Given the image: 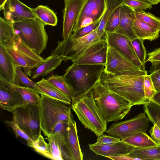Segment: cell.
Returning <instances> with one entry per match:
<instances>
[{"label":"cell","mask_w":160,"mask_h":160,"mask_svg":"<svg viewBox=\"0 0 160 160\" xmlns=\"http://www.w3.org/2000/svg\"><path fill=\"white\" fill-rule=\"evenodd\" d=\"M66 148L71 160H82V152L78 136L76 123L71 118L68 122Z\"/></svg>","instance_id":"d6986e66"},{"label":"cell","mask_w":160,"mask_h":160,"mask_svg":"<svg viewBox=\"0 0 160 160\" xmlns=\"http://www.w3.org/2000/svg\"><path fill=\"white\" fill-rule=\"evenodd\" d=\"M37 86L44 95L58 100L67 105L71 104L72 100L66 94L50 83L44 78L36 82Z\"/></svg>","instance_id":"cb8c5ba5"},{"label":"cell","mask_w":160,"mask_h":160,"mask_svg":"<svg viewBox=\"0 0 160 160\" xmlns=\"http://www.w3.org/2000/svg\"><path fill=\"white\" fill-rule=\"evenodd\" d=\"M47 80L51 84L68 96L71 100L75 96L74 92L66 82L63 75H52Z\"/></svg>","instance_id":"1f68e13d"},{"label":"cell","mask_w":160,"mask_h":160,"mask_svg":"<svg viewBox=\"0 0 160 160\" xmlns=\"http://www.w3.org/2000/svg\"><path fill=\"white\" fill-rule=\"evenodd\" d=\"M151 3L153 5H155L158 3L160 2V0H145Z\"/></svg>","instance_id":"681fc988"},{"label":"cell","mask_w":160,"mask_h":160,"mask_svg":"<svg viewBox=\"0 0 160 160\" xmlns=\"http://www.w3.org/2000/svg\"><path fill=\"white\" fill-rule=\"evenodd\" d=\"M133 29L138 38L151 41L157 39L160 36V30L151 27L136 17Z\"/></svg>","instance_id":"603a6c76"},{"label":"cell","mask_w":160,"mask_h":160,"mask_svg":"<svg viewBox=\"0 0 160 160\" xmlns=\"http://www.w3.org/2000/svg\"><path fill=\"white\" fill-rule=\"evenodd\" d=\"M4 18L13 23L25 19L36 18L31 8L19 0H7L2 9Z\"/></svg>","instance_id":"2e32d148"},{"label":"cell","mask_w":160,"mask_h":160,"mask_svg":"<svg viewBox=\"0 0 160 160\" xmlns=\"http://www.w3.org/2000/svg\"><path fill=\"white\" fill-rule=\"evenodd\" d=\"M32 9L35 18L40 19L46 25L55 26L57 25V16L53 11L47 6L40 5Z\"/></svg>","instance_id":"f1b7e54d"},{"label":"cell","mask_w":160,"mask_h":160,"mask_svg":"<svg viewBox=\"0 0 160 160\" xmlns=\"http://www.w3.org/2000/svg\"><path fill=\"white\" fill-rule=\"evenodd\" d=\"M108 43L105 39L99 40L88 47L72 62L79 65H106Z\"/></svg>","instance_id":"7c38bea8"},{"label":"cell","mask_w":160,"mask_h":160,"mask_svg":"<svg viewBox=\"0 0 160 160\" xmlns=\"http://www.w3.org/2000/svg\"><path fill=\"white\" fill-rule=\"evenodd\" d=\"M105 40L108 45L122 52L135 64L146 71L136 53L132 41L128 37L115 32H106Z\"/></svg>","instance_id":"5bb4252c"},{"label":"cell","mask_w":160,"mask_h":160,"mask_svg":"<svg viewBox=\"0 0 160 160\" xmlns=\"http://www.w3.org/2000/svg\"><path fill=\"white\" fill-rule=\"evenodd\" d=\"M104 68L102 64L79 65L73 63L63 76L75 96L92 90L100 80Z\"/></svg>","instance_id":"277c9868"},{"label":"cell","mask_w":160,"mask_h":160,"mask_svg":"<svg viewBox=\"0 0 160 160\" xmlns=\"http://www.w3.org/2000/svg\"><path fill=\"white\" fill-rule=\"evenodd\" d=\"M12 121L34 141L41 135L39 106L27 104L13 111Z\"/></svg>","instance_id":"ba28073f"},{"label":"cell","mask_w":160,"mask_h":160,"mask_svg":"<svg viewBox=\"0 0 160 160\" xmlns=\"http://www.w3.org/2000/svg\"><path fill=\"white\" fill-rule=\"evenodd\" d=\"M150 100L160 106V91L157 92Z\"/></svg>","instance_id":"c3c4849f"},{"label":"cell","mask_w":160,"mask_h":160,"mask_svg":"<svg viewBox=\"0 0 160 160\" xmlns=\"http://www.w3.org/2000/svg\"><path fill=\"white\" fill-rule=\"evenodd\" d=\"M122 0H106V8L100 24L96 29L101 39H105V27L110 17L114 10L121 5Z\"/></svg>","instance_id":"4316f807"},{"label":"cell","mask_w":160,"mask_h":160,"mask_svg":"<svg viewBox=\"0 0 160 160\" xmlns=\"http://www.w3.org/2000/svg\"><path fill=\"white\" fill-rule=\"evenodd\" d=\"M149 131L151 138L158 144H160V128L156 124H153Z\"/></svg>","instance_id":"7dc6e473"},{"label":"cell","mask_w":160,"mask_h":160,"mask_svg":"<svg viewBox=\"0 0 160 160\" xmlns=\"http://www.w3.org/2000/svg\"><path fill=\"white\" fill-rule=\"evenodd\" d=\"M6 48L12 58L16 67H21L28 76H31L33 69L44 60L16 33L9 41Z\"/></svg>","instance_id":"52a82bcc"},{"label":"cell","mask_w":160,"mask_h":160,"mask_svg":"<svg viewBox=\"0 0 160 160\" xmlns=\"http://www.w3.org/2000/svg\"><path fill=\"white\" fill-rule=\"evenodd\" d=\"M145 74L134 72L112 74L103 71L100 81L110 91L127 100L132 106L144 105L150 100L144 96L143 83Z\"/></svg>","instance_id":"6da1fadb"},{"label":"cell","mask_w":160,"mask_h":160,"mask_svg":"<svg viewBox=\"0 0 160 160\" xmlns=\"http://www.w3.org/2000/svg\"><path fill=\"white\" fill-rule=\"evenodd\" d=\"M143 109L149 120L160 128V106L150 100L143 105Z\"/></svg>","instance_id":"d6a6232c"},{"label":"cell","mask_w":160,"mask_h":160,"mask_svg":"<svg viewBox=\"0 0 160 160\" xmlns=\"http://www.w3.org/2000/svg\"><path fill=\"white\" fill-rule=\"evenodd\" d=\"M121 140L135 148H147L159 145L146 132H137Z\"/></svg>","instance_id":"484cf974"},{"label":"cell","mask_w":160,"mask_h":160,"mask_svg":"<svg viewBox=\"0 0 160 160\" xmlns=\"http://www.w3.org/2000/svg\"><path fill=\"white\" fill-rule=\"evenodd\" d=\"M149 121L145 112H141L132 118L112 123L105 132L122 140L139 132H146L149 126Z\"/></svg>","instance_id":"30bf717a"},{"label":"cell","mask_w":160,"mask_h":160,"mask_svg":"<svg viewBox=\"0 0 160 160\" xmlns=\"http://www.w3.org/2000/svg\"><path fill=\"white\" fill-rule=\"evenodd\" d=\"M47 139L48 142V148L52 154L53 160H63L61 148L53 134L52 133L47 137Z\"/></svg>","instance_id":"f35d334b"},{"label":"cell","mask_w":160,"mask_h":160,"mask_svg":"<svg viewBox=\"0 0 160 160\" xmlns=\"http://www.w3.org/2000/svg\"><path fill=\"white\" fill-rule=\"evenodd\" d=\"M41 97L40 126L44 135L48 137L52 133L57 123L68 122L72 118L71 108L48 96L41 94Z\"/></svg>","instance_id":"5b68a950"},{"label":"cell","mask_w":160,"mask_h":160,"mask_svg":"<svg viewBox=\"0 0 160 160\" xmlns=\"http://www.w3.org/2000/svg\"><path fill=\"white\" fill-rule=\"evenodd\" d=\"M89 149L96 155L107 157L118 156L128 154L132 152L135 147L121 140L110 144H99L95 143L89 144Z\"/></svg>","instance_id":"e0dca14e"},{"label":"cell","mask_w":160,"mask_h":160,"mask_svg":"<svg viewBox=\"0 0 160 160\" xmlns=\"http://www.w3.org/2000/svg\"><path fill=\"white\" fill-rule=\"evenodd\" d=\"M13 24L15 33L32 49L40 54L46 49L48 36L46 25L40 19H29Z\"/></svg>","instance_id":"8992f818"},{"label":"cell","mask_w":160,"mask_h":160,"mask_svg":"<svg viewBox=\"0 0 160 160\" xmlns=\"http://www.w3.org/2000/svg\"><path fill=\"white\" fill-rule=\"evenodd\" d=\"M27 104L12 84L0 76V107L12 113L17 108Z\"/></svg>","instance_id":"4fadbf2b"},{"label":"cell","mask_w":160,"mask_h":160,"mask_svg":"<svg viewBox=\"0 0 160 160\" xmlns=\"http://www.w3.org/2000/svg\"><path fill=\"white\" fill-rule=\"evenodd\" d=\"M71 104L78 119L86 128L98 137L106 132L107 122L96 103L92 90L74 96Z\"/></svg>","instance_id":"3957f363"},{"label":"cell","mask_w":160,"mask_h":160,"mask_svg":"<svg viewBox=\"0 0 160 160\" xmlns=\"http://www.w3.org/2000/svg\"><path fill=\"white\" fill-rule=\"evenodd\" d=\"M27 145L33 148L38 153L49 159L53 160L50 152L48 143L45 141L41 135L36 140L31 142H27Z\"/></svg>","instance_id":"e575fe53"},{"label":"cell","mask_w":160,"mask_h":160,"mask_svg":"<svg viewBox=\"0 0 160 160\" xmlns=\"http://www.w3.org/2000/svg\"><path fill=\"white\" fill-rule=\"evenodd\" d=\"M149 75L157 92L160 91V68H153Z\"/></svg>","instance_id":"bcb514c9"},{"label":"cell","mask_w":160,"mask_h":160,"mask_svg":"<svg viewBox=\"0 0 160 160\" xmlns=\"http://www.w3.org/2000/svg\"><path fill=\"white\" fill-rule=\"evenodd\" d=\"M12 84L21 95L24 101L27 104L40 105L41 96L40 94L34 89L16 84Z\"/></svg>","instance_id":"f546056e"},{"label":"cell","mask_w":160,"mask_h":160,"mask_svg":"<svg viewBox=\"0 0 160 160\" xmlns=\"http://www.w3.org/2000/svg\"><path fill=\"white\" fill-rule=\"evenodd\" d=\"M7 0H0V10L2 9V8Z\"/></svg>","instance_id":"f907efd6"},{"label":"cell","mask_w":160,"mask_h":160,"mask_svg":"<svg viewBox=\"0 0 160 160\" xmlns=\"http://www.w3.org/2000/svg\"><path fill=\"white\" fill-rule=\"evenodd\" d=\"M6 123L10 127L15 134L16 138L20 137L25 139L27 142H32L33 140L26 133L24 132L15 122L12 120H5Z\"/></svg>","instance_id":"7bdbcfd3"},{"label":"cell","mask_w":160,"mask_h":160,"mask_svg":"<svg viewBox=\"0 0 160 160\" xmlns=\"http://www.w3.org/2000/svg\"><path fill=\"white\" fill-rule=\"evenodd\" d=\"M143 88L145 97L149 100L151 99L157 92L150 75L147 74L144 76Z\"/></svg>","instance_id":"60d3db41"},{"label":"cell","mask_w":160,"mask_h":160,"mask_svg":"<svg viewBox=\"0 0 160 160\" xmlns=\"http://www.w3.org/2000/svg\"><path fill=\"white\" fill-rule=\"evenodd\" d=\"M148 58L146 62H150L153 67L160 64V47L155 49L148 55Z\"/></svg>","instance_id":"ee69618b"},{"label":"cell","mask_w":160,"mask_h":160,"mask_svg":"<svg viewBox=\"0 0 160 160\" xmlns=\"http://www.w3.org/2000/svg\"><path fill=\"white\" fill-rule=\"evenodd\" d=\"M121 5L127 6L134 11L151 9L153 5L144 0H122Z\"/></svg>","instance_id":"74e56055"},{"label":"cell","mask_w":160,"mask_h":160,"mask_svg":"<svg viewBox=\"0 0 160 160\" xmlns=\"http://www.w3.org/2000/svg\"><path fill=\"white\" fill-rule=\"evenodd\" d=\"M153 68H160V64L155 67H153Z\"/></svg>","instance_id":"816d5d0a"},{"label":"cell","mask_w":160,"mask_h":160,"mask_svg":"<svg viewBox=\"0 0 160 160\" xmlns=\"http://www.w3.org/2000/svg\"><path fill=\"white\" fill-rule=\"evenodd\" d=\"M0 76L8 82L16 83V67L6 46L0 44Z\"/></svg>","instance_id":"ffe728a7"},{"label":"cell","mask_w":160,"mask_h":160,"mask_svg":"<svg viewBox=\"0 0 160 160\" xmlns=\"http://www.w3.org/2000/svg\"><path fill=\"white\" fill-rule=\"evenodd\" d=\"M128 155L140 160H160V144L144 148H134Z\"/></svg>","instance_id":"83f0119b"},{"label":"cell","mask_w":160,"mask_h":160,"mask_svg":"<svg viewBox=\"0 0 160 160\" xmlns=\"http://www.w3.org/2000/svg\"><path fill=\"white\" fill-rule=\"evenodd\" d=\"M121 139L110 135L102 134L98 137L96 143L99 144H110L118 142Z\"/></svg>","instance_id":"f6af8a7d"},{"label":"cell","mask_w":160,"mask_h":160,"mask_svg":"<svg viewBox=\"0 0 160 160\" xmlns=\"http://www.w3.org/2000/svg\"><path fill=\"white\" fill-rule=\"evenodd\" d=\"M68 122H59L56 124L52 132L55 138L59 144L61 149L63 160L69 158L66 145L67 139Z\"/></svg>","instance_id":"d4e9b609"},{"label":"cell","mask_w":160,"mask_h":160,"mask_svg":"<svg viewBox=\"0 0 160 160\" xmlns=\"http://www.w3.org/2000/svg\"><path fill=\"white\" fill-rule=\"evenodd\" d=\"M145 40L137 38L132 41L136 53L142 64L145 66L146 62V50L144 44Z\"/></svg>","instance_id":"ab89813d"},{"label":"cell","mask_w":160,"mask_h":160,"mask_svg":"<svg viewBox=\"0 0 160 160\" xmlns=\"http://www.w3.org/2000/svg\"><path fill=\"white\" fill-rule=\"evenodd\" d=\"M122 7L120 24L114 32L124 35L132 41L138 38L133 29L135 18L134 11L127 6L122 5Z\"/></svg>","instance_id":"44dd1931"},{"label":"cell","mask_w":160,"mask_h":160,"mask_svg":"<svg viewBox=\"0 0 160 160\" xmlns=\"http://www.w3.org/2000/svg\"><path fill=\"white\" fill-rule=\"evenodd\" d=\"M106 8V0H85L75 24L72 32L76 31L85 18H90L95 22L102 17Z\"/></svg>","instance_id":"ac0fdd59"},{"label":"cell","mask_w":160,"mask_h":160,"mask_svg":"<svg viewBox=\"0 0 160 160\" xmlns=\"http://www.w3.org/2000/svg\"><path fill=\"white\" fill-rule=\"evenodd\" d=\"M16 84L32 88L40 94L44 95L43 92L37 86L36 82L30 79L20 67H16Z\"/></svg>","instance_id":"836d02e7"},{"label":"cell","mask_w":160,"mask_h":160,"mask_svg":"<svg viewBox=\"0 0 160 160\" xmlns=\"http://www.w3.org/2000/svg\"><path fill=\"white\" fill-rule=\"evenodd\" d=\"M122 12L121 5L113 12L106 23L105 31L106 32H114L119 26Z\"/></svg>","instance_id":"8d00e7d4"},{"label":"cell","mask_w":160,"mask_h":160,"mask_svg":"<svg viewBox=\"0 0 160 160\" xmlns=\"http://www.w3.org/2000/svg\"><path fill=\"white\" fill-rule=\"evenodd\" d=\"M134 12L136 17L151 27L160 30V18L145 10L135 11Z\"/></svg>","instance_id":"d590c367"},{"label":"cell","mask_w":160,"mask_h":160,"mask_svg":"<svg viewBox=\"0 0 160 160\" xmlns=\"http://www.w3.org/2000/svg\"><path fill=\"white\" fill-rule=\"evenodd\" d=\"M15 34L13 23L0 17V44L6 46Z\"/></svg>","instance_id":"4dcf8cb0"},{"label":"cell","mask_w":160,"mask_h":160,"mask_svg":"<svg viewBox=\"0 0 160 160\" xmlns=\"http://www.w3.org/2000/svg\"><path fill=\"white\" fill-rule=\"evenodd\" d=\"M103 71L112 74L128 72L147 74L146 71L135 64L122 52L108 44L106 62Z\"/></svg>","instance_id":"8fae6325"},{"label":"cell","mask_w":160,"mask_h":160,"mask_svg":"<svg viewBox=\"0 0 160 160\" xmlns=\"http://www.w3.org/2000/svg\"><path fill=\"white\" fill-rule=\"evenodd\" d=\"M85 0H64L63 10V40L72 34L74 26Z\"/></svg>","instance_id":"9a60e30c"},{"label":"cell","mask_w":160,"mask_h":160,"mask_svg":"<svg viewBox=\"0 0 160 160\" xmlns=\"http://www.w3.org/2000/svg\"><path fill=\"white\" fill-rule=\"evenodd\" d=\"M61 56L51 55L39 63L32 70L31 79H35L45 76L56 69L64 61Z\"/></svg>","instance_id":"7402d4cb"},{"label":"cell","mask_w":160,"mask_h":160,"mask_svg":"<svg viewBox=\"0 0 160 160\" xmlns=\"http://www.w3.org/2000/svg\"><path fill=\"white\" fill-rule=\"evenodd\" d=\"M96 103L107 123L122 119L132 106L126 99L110 91L100 80L92 89Z\"/></svg>","instance_id":"7a4b0ae2"},{"label":"cell","mask_w":160,"mask_h":160,"mask_svg":"<svg viewBox=\"0 0 160 160\" xmlns=\"http://www.w3.org/2000/svg\"><path fill=\"white\" fill-rule=\"evenodd\" d=\"M101 40L96 29L86 36L78 38H75L71 35L67 39L58 42L57 47L51 54L63 57L65 62L69 60L72 62L90 46Z\"/></svg>","instance_id":"9c48e42d"},{"label":"cell","mask_w":160,"mask_h":160,"mask_svg":"<svg viewBox=\"0 0 160 160\" xmlns=\"http://www.w3.org/2000/svg\"><path fill=\"white\" fill-rule=\"evenodd\" d=\"M102 17L90 25L83 27L73 32L71 35L73 38H77L83 37L89 34L97 28L100 24Z\"/></svg>","instance_id":"b9f144b4"}]
</instances>
